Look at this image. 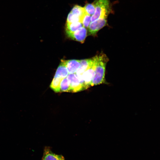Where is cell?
<instances>
[{
    "instance_id": "obj_1",
    "label": "cell",
    "mask_w": 160,
    "mask_h": 160,
    "mask_svg": "<svg viewBox=\"0 0 160 160\" xmlns=\"http://www.w3.org/2000/svg\"><path fill=\"white\" fill-rule=\"evenodd\" d=\"M108 60L107 56L103 52L97 55L95 74L92 86L105 82L106 66Z\"/></svg>"
},
{
    "instance_id": "obj_2",
    "label": "cell",
    "mask_w": 160,
    "mask_h": 160,
    "mask_svg": "<svg viewBox=\"0 0 160 160\" xmlns=\"http://www.w3.org/2000/svg\"><path fill=\"white\" fill-rule=\"evenodd\" d=\"M93 3L95 10L91 17V21H94L100 18H106L111 12L110 0H95Z\"/></svg>"
},
{
    "instance_id": "obj_3",
    "label": "cell",
    "mask_w": 160,
    "mask_h": 160,
    "mask_svg": "<svg viewBox=\"0 0 160 160\" xmlns=\"http://www.w3.org/2000/svg\"><path fill=\"white\" fill-rule=\"evenodd\" d=\"M97 58V55L94 57V61L92 65L81 74L87 88L92 85V81L95 74Z\"/></svg>"
},
{
    "instance_id": "obj_4",
    "label": "cell",
    "mask_w": 160,
    "mask_h": 160,
    "mask_svg": "<svg viewBox=\"0 0 160 160\" xmlns=\"http://www.w3.org/2000/svg\"><path fill=\"white\" fill-rule=\"evenodd\" d=\"M70 84V92H76L84 89L75 73L68 74L67 77Z\"/></svg>"
},
{
    "instance_id": "obj_5",
    "label": "cell",
    "mask_w": 160,
    "mask_h": 160,
    "mask_svg": "<svg viewBox=\"0 0 160 160\" xmlns=\"http://www.w3.org/2000/svg\"><path fill=\"white\" fill-rule=\"evenodd\" d=\"M106 18H100L92 22L88 29L89 35H95L100 29L107 24Z\"/></svg>"
},
{
    "instance_id": "obj_6",
    "label": "cell",
    "mask_w": 160,
    "mask_h": 160,
    "mask_svg": "<svg viewBox=\"0 0 160 160\" xmlns=\"http://www.w3.org/2000/svg\"><path fill=\"white\" fill-rule=\"evenodd\" d=\"M66 33L69 38L83 43L87 36V31L86 28L83 26L74 32Z\"/></svg>"
},
{
    "instance_id": "obj_7",
    "label": "cell",
    "mask_w": 160,
    "mask_h": 160,
    "mask_svg": "<svg viewBox=\"0 0 160 160\" xmlns=\"http://www.w3.org/2000/svg\"><path fill=\"white\" fill-rule=\"evenodd\" d=\"M41 160H65L62 155L56 154L52 151L50 147L45 146Z\"/></svg>"
},
{
    "instance_id": "obj_8",
    "label": "cell",
    "mask_w": 160,
    "mask_h": 160,
    "mask_svg": "<svg viewBox=\"0 0 160 160\" xmlns=\"http://www.w3.org/2000/svg\"><path fill=\"white\" fill-rule=\"evenodd\" d=\"M64 61L69 74L75 73L80 66V60H64Z\"/></svg>"
},
{
    "instance_id": "obj_9",
    "label": "cell",
    "mask_w": 160,
    "mask_h": 160,
    "mask_svg": "<svg viewBox=\"0 0 160 160\" xmlns=\"http://www.w3.org/2000/svg\"><path fill=\"white\" fill-rule=\"evenodd\" d=\"M94 60V57L90 59L80 60V66L75 73L82 74L92 65Z\"/></svg>"
},
{
    "instance_id": "obj_10",
    "label": "cell",
    "mask_w": 160,
    "mask_h": 160,
    "mask_svg": "<svg viewBox=\"0 0 160 160\" xmlns=\"http://www.w3.org/2000/svg\"><path fill=\"white\" fill-rule=\"evenodd\" d=\"M68 74L64 60H61V62L57 69L54 77L61 78L63 79L67 77Z\"/></svg>"
},
{
    "instance_id": "obj_11",
    "label": "cell",
    "mask_w": 160,
    "mask_h": 160,
    "mask_svg": "<svg viewBox=\"0 0 160 160\" xmlns=\"http://www.w3.org/2000/svg\"><path fill=\"white\" fill-rule=\"evenodd\" d=\"M70 12L80 18L82 21L84 16L86 14L84 8L78 5H75Z\"/></svg>"
},
{
    "instance_id": "obj_12",
    "label": "cell",
    "mask_w": 160,
    "mask_h": 160,
    "mask_svg": "<svg viewBox=\"0 0 160 160\" xmlns=\"http://www.w3.org/2000/svg\"><path fill=\"white\" fill-rule=\"evenodd\" d=\"M83 26L82 23L80 22L68 23L65 25L66 32H73L80 28Z\"/></svg>"
},
{
    "instance_id": "obj_13",
    "label": "cell",
    "mask_w": 160,
    "mask_h": 160,
    "mask_svg": "<svg viewBox=\"0 0 160 160\" xmlns=\"http://www.w3.org/2000/svg\"><path fill=\"white\" fill-rule=\"evenodd\" d=\"M63 79L61 78L54 77L50 85V87L55 92H59L60 84Z\"/></svg>"
},
{
    "instance_id": "obj_14",
    "label": "cell",
    "mask_w": 160,
    "mask_h": 160,
    "mask_svg": "<svg viewBox=\"0 0 160 160\" xmlns=\"http://www.w3.org/2000/svg\"><path fill=\"white\" fill-rule=\"evenodd\" d=\"M70 92V84L67 77L63 79L60 84L59 92Z\"/></svg>"
},
{
    "instance_id": "obj_15",
    "label": "cell",
    "mask_w": 160,
    "mask_h": 160,
    "mask_svg": "<svg viewBox=\"0 0 160 160\" xmlns=\"http://www.w3.org/2000/svg\"><path fill=\"white\" fill-rule=\"evenodd\" d=\"M84 8L86 12L90 15H92L95 12V7L93 3L86 4Z\"/></svg>"
},
{
    "instance_id": "obj_16",
    "label": "cell",
    "mask_w": 160,
    "mask_h": 160,
    "mask_svg": "<svg viewBox=\"0 0 160 160\" xmlns=\"http://www.w3.org/2000/svg\"><path fill=\"white\" fill-rule=\"evenodd\" d=\"M67 22L70 23L80 22L81 23L82 20L80 18L70 12L67 17Z\"/></svg>"
},
{
    "instance_id": "obj_17",
    "label": "cell",
    "mask_w": 160,
    "mask_h": 160,
    "mask_svg": "<svg viewBox=\"0 0 160 160\" xmlns=\"http://www.w3.org/2000/svg\"><path fill=\"white\" fill-rule=\"evenodd\" d=\"M91 17L86 13L82 21L83 26L86 28H88L91 21Z\"/></svg>"
}]
</instances>
